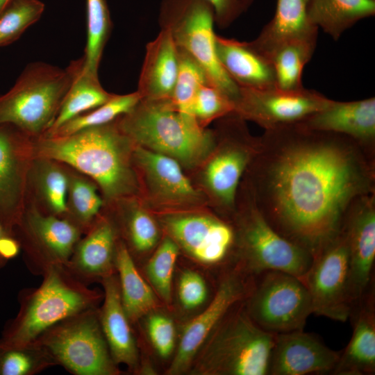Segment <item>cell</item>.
Wrapping results in <instances>:
<instances>
[{
	"instance_id": "obj_1",
	"label": "cell",
	"mask_w": 375,
	"mask_h": 375,
	"mask_svg": "<svg viewBox=\"0 0 375 375\" xmlns=\"http://www.w3.org/2000/svg\"><path fill=\"white\" fill-rule=\"evenodd\" d=\"M247 168L265 219L312 257L340 232L351 203L375 192V153L297 124L265 130Z\"/></svg>"
},
{
	"instance_id": "obj_2",
	"label": "cell",
	"mask_w": 375,
	"mask_h": 375,
	"mask_svg": "<svg viewBox=\"0 0 375 375\" xmlns=\"http://www.w3.org/2000/svg\"><path fill=\"white\" fill-rule=\"evenodd\" d=\"M135 144L117 119L65 136L33 139V156L59 161L93 180L108 202L130 197L138 190L132 167Z\"/></svg>"
},
{
	"instance_id": "obj_3",
	"label": "cell",
	"mask_w": 375,
	"mask_h": 375,
	"mask_svg": "<svg viewBox=\"0 0 375 375\" xmlns=\"http://www.w3.org/2000/svg\"><path fill=\"white\" fill-rule=\"evenodd\" d=\"M42 276L40 285L19 293V310L6 325L0 347L30 343L62 319L97 307L102 297L97 290L74 276L65 265L51 267Z\"/></svg>"
},
{
	"instance_id": "obj_4",
	"label": "cell",
	"mask_w": 375,
	"mask_h": 375,
	"mask_svg": "<svg viewBox=\"0 0 375 375\" xmlns=\"http://www.w3.org/2000/svg\"><path fill=\"white\" fill-rule=\"evenodd\" d=\"M136 145L170 156L187 166L199 163L215 147L213 134L197 119L178 111L169 99L140 100L117 119Z\"/></svg>"
},
{
	"instance_id": "obj_5",
	"label": "cell",
	"mask_w": 375,
	"mask_h": 375,
	"mask_svg": "<svg viewBox=\"0 0 375 375\" xmlns=\"http://www.w3.org/2000/svg\"><path fill=\"white\" fill-rule=\"evenodd\" d=\"M244 301L228 312L205 341L194 360V374H268L275 334L262 330L252 321Z\"/></svg>"
},
{
	"instance_id": "obj_6",
	"label": "cell",
	"mask_w": 375,
	"mask_h": 375,
	"mask_svg": "<svg viewBox=\"0 0 375 375\" xmlns=\"http://www.w3.org/2000/svg\"><path fill=\"white\" fill-rule=\"evenodd\" d=\"M73 69L43 62L28 64L14 85L0 94V124H10L33 138L51 127L71 85Z\"/></svg>"
},
{
	"instance_id": "obj_7",
	"label": "cell",
	"mask_w": 375,
	"mask_h": 375,
	"mask_svg": "<svg viewBox=\"0 0 375 375\" xmlns=\"http://www.w3.org/2000/svg\"><path fill=\"white\" fill-rule=\"evenodd\" d=\"M159 24L160 28L169 31L176 46L201 66L210 83L233 101L239 86L227 75L217 58L211 5L206 0H163Z\"/></svg>"
},
{
	"instance_id": "obj_8",
	"label": "cell",
	"mask_w": 375,
	"mask_h": 375,
	"mask_svg": "<svg viewBox=\"0 0 375 375\" xmlns=\"http://www.w3.org/2000/svg\"><path fill=\"white\" fill-rule=\"evenodd\" d=\"M98 309L90 308L62 319L34 342L48 351L57 365L73 374H119L101 330Z\"/></svg>"
},
{
	"instance_id": "obj_9",
	"label": "cell",
	"mask_w": 375,
	"mask_h": 375,
	"mask_svg": "<svg viewBox=\"0 0 375 375\" xmlns=\"http://www.w3.org/2000/svg\"><path fill=\"white\" fill-rule=\"evenodd\" d=\"M244 305L257 326L274 334L303 330L312 313L310 296L303 281L278 270L255 275Z\"/></svg>"
},
{
	"instance_id": "obj_10",
	"label": "cell",
	"mask_w": 375,
	"mask_h": 375,
	"mask_svg": "<svg viewBox=\"0 0 375 375\" xmlns=\"http://www.w3.org/2000/svg\"><path fill=\"white\" fill-rule=\"evenodd\" d=\"M238 219L240 264L250 274L278 270L302 279L313 257L279 234L265 219L251 195Z\"/></svg>"
},
{
	"instance_id": "obj_11",
	"label": "cell",
	"mask_w": 375,
	"mask_h": 375,
	"mask_svg": "<svg viewBox=\"0 0 375 375\" xmlns=\"http://www.w3.org/2000/svg\"><path fill=\"white\" fill-rule=\"evenodd\" d=\"M14 235L30 272L42 276L67 262L83 233L68 219L44 214L26 202Z\"/></svg>"
},
{
	"instance_id": "obj_12",
	"label": "cell",
	"mask_w": 375,
	"mask_h": 375,
	"mask_svg": "<svg viewBox=\"0 0 375 375\" xmlns=\"http://www.w3.org/2000/svg\"><path fill=\"white\" fill-rule=\"evenodd\" d=\"M349 276L347 241L341 227L338 235L313 257L301 279L309 292L313 314L342 322L351 317Z\"/></svg>"
},
{
	"instance_id": "obj_13",
	"label": "cell",
	"mask_w": 375,
	"mask_h": 375,
	"mask_svg": "<svg viewBox=\"0 0 375 375\" xmlns=\"http://www.w3.org/2000/svg\"><path fill=\"white\" fill-rule=\"evenodd\" d=\"M330 99L303 88L296 91L277 88L253 89L239 87L233 101V113L252 121L265 130L298 124L324 108Z\"/></svg>"
},
{
	"instance_id": "obj_14",
	"label": "cell",
	"mask_w": 375,
	"mask_h": 375,
	"mask_svg": "<svg viewBox=\"0 0 375 375\" xmlns=\"http://www.w3.org/2000/svg\"><path fill=\"white\" fill-rule=\"evenodd\" d=\"M254 277L239 264L223 276L209 305L184 327L168 374H180L190 367L217 324L234 306L248 297Z\"/></svg>"
},
{
	"instance_id": "obj_15",
	"label": "cell",
	"mask_w": 375,
	"mask_h": 375,
	"mask_svg": "<svg viewBox=\"0 0 375 375\" xmlns=\"http://www.w3.org/2000/svg\"><path fill=\"white\" fill-rule=\"evenodd\" d=\"M33 139L12 124H0V221L12 235L26 206Z\"/></svg>"
},
{
	"instance_id": "obj_16",
	"label": "cell",
	"mask_w": 375,
	"mask_h": 375,
	"mask_svg": "<svg viewBox=\"0 0 375 375\" xmlns=\"http://www.w3.org/2000/svg\"><path fill=\"white\" fill-rule=\"evenodd\" d=\"M342 228L349 251V290L353 313L374 286L375 192L359 197L351 203Z\"/></svg>"
},
{
	"instance_id": "obj_17",
	"label": "cell",
	"mask_w": 375,
	"mask_h": 375,
	"mask_svg": "<svg viewBox=\"0 0 375 375\" xmlns=\"http://www.w3.org/2000/svg\"><path fill=\"white\" fill-rule=\"evenodd\" d=\"M163 224L170 238L179 247L206 265H217L225 261L237 239L231 225L211 216H169L163 220Z\"/></svg>"
},
{
	"instance_id": "obj_18",
	"label": "cell",
	"mask_w": 375,
	"mask_h": 375,
	"mask_svg": "<svg viewBox=\"0 0 375 375\" xmlns=\"http://www.w3.org/2000/svg\"><path fill=\"white\" fill-rule=\"evenodd\" d=\"M341 351L330 349L303 330L275 334L267 375L332 373Z\"/></svg>"
},
{
	"instance_id": "obj_19",
	"label": "cell",
	"mask_w": 375,
	"mask_h": 375,
	"mask_svg": "<svg viewBox=\"0 0 375 375\" xmlns=\"http://www.w3.org/2000/svg\"><path fill=\"white\" fill-rule=\"evenodd\" d=\"M297 124L346 135L375 153L374 97L351 101L330 99L324 108Z\"/></svg>"
},
{
	"instance_id": "obj_20",
	"label": "cell",
	"mask_w": 375,
	"mask_h": 375,
	"mask_svg": "<svg viewBox=\"0 0 375 375\" xmlns=\"http://www.w3.org/2000/svg\"><path fill=\"white\" fill-rule=\"evenodd\" d=\"M117 238L114 225L99 215L78 241L65 267L74 276L88 285L114 274Z\"/></svg>"
},
{
	"instance_id": "obj_21",
	"label": "cell",
	"mask_w": 375,
	"mask_h": 375,
	"mask_svg": "<svg viewBox=\"0 0 375 375\" xmlns=\"http://www.w3.org/2000/svg\"><path fill=\"white\" fill-rule=\"evenodd\" d=\"M226 139L221 149L212 157L206 169V181L216 199L223 206L235 205L241 178L253 159L258 138L248 132L242 140Z\"/></svg>"
},
{
	"instance_id": "obj_22",
	"label": "cell",
	"mask_w": 375,
	"mask_h": 375,
	"mask_svg": "<svg viewBox=\"0 0 375 375\" xmlns=\"http://www.w3.org/2000/svg\"><path fill=\"white\" fill-rule=\"evenodd\" d=\"M101 281L104 293L99 319L110 355L117 365H125L135 371L139 366L138 349L122 305L118 276L114 274Z\"/></svg>"
},
{
	"instance_id": "obj_23",
	"label": "cell",
	"mask_w": 375,
	"mask_h": 375,
	"mask_svg": "<svg viewBox=\"0 0 375 375\" xmlns=\"http://www.w3.org/2000/svg\"><path fill=\"white\" fill-rule=\"evenodd\" d=\"M216 53L222 68L239 87L253 89L276 88L271 59L251 42L215 36Z\"/></svg>"
},
{
	"instance_id": "obj_24",
	"label": "cell",
	"mask_w": 375,
	"mask_h": 375,
	"mask_svg": "<svg viewBox=\"0 0 375 375\" xmlns=\"http://www.w3.org/2000/svg\"><path fill=\"white\" fill-rule=\"evenodd\" d=\"M318 28L310 18L308 0H277L274 17L251 42L270 58L276 49L288 43H317Z\"/></svg>"
},
{
	"instance_id": "obj_25",
	"label": "cell",
	"mask_w": 375,
	"mask_h": 375,
	"mask_svg": "<svg viewBox=\"0 0 375 375\" xmlns=\"http://www.w3.org/2000/svg\"><path fill=\"white\" fill-rule=\"evenodd\" d=\"M178 72V51L168 30L160 28L146 47L137 92L140 100L169 99Z\"/></svg>"
},
{
	"instance_id": "obj_26",
	"label": "cell",
	"mask_w": 375,
	"mask_h": 375,
	"mask_svg": "<svg viewBox=\"0 0 375 375\" xmlns=\"http://www.w3.org/2000/svg\"><path fill=\"white\" fill-rule=\"evenodd\" d=\"M375 299L374 286L362 299L351 317L352 336L341 351L332 372L335 375H372L375 373Z\"/></svg>"
},
{
	"instance_id": "obj_27",
	"label": "cell",
	"mask_w": 375,
	"mask_h": 375,
	"mask_svg": "<svg viewBox=\"0 0 375 375\" xmlns=\"http://www.w3.org/2000/svg\"><path fill=\"white\" fill-rule=\"evenodd\" d=\"M67 190V165L34 156L28 172L26 202L42 212L64 218Z\"/></svg>"
},
{
	"instance_id": "obj_28",
	"label": "cell",
	"mask_w": 375,
	"mask_h": 375,
	"mask_svg": "<svg viewBox=\"0 0 375 375\" xmlns=\"http://www.w3.org/2000/svg\"><path fill=\"white\" fill-rule=\"evenodd\" d=\"M133 159L142 169L149 185L160 198L182 203L198 197V193L174 158L135 144Z\"/></svg>"
},
{
	"instance_id": "obj_29",
	"label": "cell",
	"mask_w": 375,
	"mask_h": 375,
	"mask_svg": "<svg viewBox=\"0 0 375 375\" xmlns=\"http://www.w3.org/2000/svg\"><path fill=\"white\" fill-rule=\"evenodd\" d=\"M115 265L124 311L130 322L135 323L158 307V299L141 276L122 241L117 244Z\"/></svg>"
},
{
	"instance_id": "obj_30",
	"label": "cell",
	"mask_w": 375,
	"mask_h": 375,
	"mask_svg": "<svg viewBox=\"0 0 375 375\" xmlns=\"http://www.w3.org/2000/svg\"><path fill=\"white\" fill-rule=\"evenodd\" d=\"M70 65L73 69L72 81L56 119L46 133L55 131L72 118L101 106L115 94L103 89L98 76L84 69L83 56L73 60Z\"/></svg>"
},
{
	"instance_id": "obj_31",
	"label": "cell",
	"mask_w": 375,
	"mask_h": 375,
	"mask_svg": "<svg viewBox=\"0 0 375 375\" xmlns=\"http://www.w3.org/2000/svg\"><path fill=\"white\" fill-rule=\"evenodd\" d=\"M312 23L334 40L358 22L375 15V0H308Z\"/></svg>"
},
{
	"instance_id": "obj_32",
	"label": "cell",
	"mask_w": 375,
	"mask_h": 375,
	"mask_svg": "<svg viewBox=\"0 0 375 375\" xmlns=\"http://www.w3.org/2000/svg\"><path fill=\"white\" fill-rule=\"evenodd\" d=\"M67 190L66 212L68 219L85 233L101 214L104 199L98 185L88 176L67 165Z\"/></svg>"
},
{
	"instance_id": "obj_33",
	"label": "cell",
	"mask_w": 375,
	"mask_h": 375,
	"mask_svg": "<svg viewBox=\"0 0 375 375\" xmlns=\"http://www.w3.org/2000/svg\"><path fill=\"white\" fill-rule=\"evenodd\" d=\"M317 43L293 42L276 49L271 56L277 88L286 91L303 89L302 73L310 60Z\"/></svg>"
},
{
	"instance_id": "obj_34",
	"label": "cell",
	"mask_w": 375,
	"mask_h": 375,
	"mask_svg": "<svg viewBox=\"0 0 375 375\" xmlns=\"http://www.w3.org/2000/svg\"><path fill=\"white\" fill-rule=\"evenodd\" d=\"M87 41L84 69L99 76L98 71L105 46L109 38L112 22L106 0H86Z\"/></svg>"
},
{
	"instance_id": "obj_35",
	"label": "cell",
	"mask_w": 375,
	"mask_h": 375,
	"mask_svg": "<svg viewBox=\"0 0 375 375\" xmlns=\"http://www.w3.org/2000/svg\"><path fill=\"white\" fill-rule=\"evenodd\" d=\"M140 99L137 91L126 94H114L101 106L72 118L55 131L44 135L65 136L88 128L108 124L129 112Z\"/></svg>"
},
{
	"instance_id": "obj_36",
	"label": "cell",
	"mask_w": 375,
	"mask_h": 375,
	"mask_svg": "<svg viewBox=\"0 0 375 375\" xmlns=\"http://www.w3.org/2000/svg\"><path fill=\"white\" fill-rule=\"evenodd\" d=\"M56 365L48 351L34 341L0 347V375H33Z\"/></svg>"
},
{
	"instance_id": "obj_37",
	"label": "cell",
	"mask_w": 375,
	"mask_h": 375,
	"mask_svg": "<svg viewBox=\"0 0 375 375\" xmlns=\"http://www.w3.org/2000/svg\"><path fill=\"white\" fill-rule=\"evenodd\" d=\"M177 51L178 72L170 100L178 111L192 116V105L198 90L210 82L203 69L191 56L178 47Z\"/></svg>"
},
{
	"instance_id": "obj_38",
	"label": "cell",
	"mask_w": 375,
	"mask_h": 375,
	"mask_svg": "<svg viewBox=\"0 0 375 375\" xmlns=\"http://www.w3.org/2000/svg\"><path fill=\"white\" fill-rule=\"evenodd\" d=\"M44 10L40 0H12L0 13V47L18 40Z\"/></svg>"
},
{
	"instance_id": "obj_39",
	"label": "cell",
	"mask_w": 375,
	"mask_h": 375,
	"mask_svg": "<svg viewBox=\"0 0 375 375\" xmlns=\"http://www.w3.org/2000/svg\"><path fill=\"white\" fill-rule=\"evenodd\" d=\"M179 248L172 238H166L146 267V272L150 282L156 292L167 303H169L172 300L173 274Z\"/></svg>"
},
{
	"instance_id": "obj_40",
	"label": "cell",
	"mask_w": 375,
	"mask_h": 375,
	"mask_svg": "<svg viewBox=\"0 0 375 375\" xmlns=\"http://www.w3.org/2000/svg\"><path fill=\"white\" fill-rule=\"evenodd\" d=\"M232 113V101L218 88L210 83L199 88L193 102L192 115L201 126L203 122Z\"/></svg>"
},
{
	"instance_id": "obj_41",
	"label": "cell",
	"mask_w": 375,
	"mask_h": 375,
	"mask_svg": "<svg viewBox=\"0 0 375 375\" xmlns=\"http://www.w3.org/2000/svg\"><path fill=\"white\" fill-rule=\"evenodd\" d=\"M124 221L128 240L135 251L146 252L156 244L158 227L147 212L138 207H131Z\"/></svg>"
},
{
	"instance_id": "obj_42",
	"label": "cell",
	"mask_w": 375,
	"mask_h": 375,
	"mask_svg": "<svg viewBox=\"0 0 375 375\" xmlns=\"http://www.w3.org/2000/svg\"><path fill=\"white\" fill-rule=\"evenodd\" d=\"M150 341L162 358H167L175 346V328L172 320L161 314H153L147 321Z\"/></svg>"
},
{
	"instance_id": "obj_43",
	"label": "cell",
	"mask_w": 375,
	"mask_h": 375,
	"mask_svg": "<svg viewBox=\"0 0 375 375\" xmlns=\"http://www.w3.org/2000/svg\"><path fill=\"white\" fill-rule=\"evenodd\" d=\"M178 294L180 303L185 309L196 308L207 298L206 283L199 274L186 270L180 276Z\"/></svg>"
},
{
	"instance_id": "obj_44",
	"label": "cell",
	"mask_w": 375,
	"mask_h": 375,
	"mask_svg": "<svg viewBox=\"0 0 375 375\" xmlns=\"http://www.w3.org/2000/svg\"><path fill=\"white\" fill-rule=\"evenodd\" d=\"M213 8L215 23L221 28L229 26L245 12L242 0H206Z\"/></svg>"
},
{
	"instance_id": "obj_45",
	"label": "cell",
	"mask_w": 375,
	"mask_h": 375,
	"mask_svg": "<svg viewBox=\"0 0 375 375\" xmlns=\"http://www.w3.org/2000/svg\"><path fill=\"white\" fill-rule=\"evenodd\" d=\"M20 244L15 235L10 233L0 221V268L18 255Z\"/></svg>"
},
{
	"instance_id": "obj_46",
	"label": "cell",
	"mask_w": 375,
	"mask_h": 375,
	"mask_svg": "<svg viewBox=\"0 0 375 375\" xmlns=\"http://www.w3.org/2000/svg\"><path fill=\"white\" fill-rule=\"evenodd\" d=\"M12 0H0V13Z\"/></svg>"
},
{
	"instance_id": "obj_47",
	"label": "cell",
	"mask_w": 375,
	"mask_h": 375,
	"mask_svg": "<svg viewBox=\"0 0 375 375\" xmlns=\"http://www.w3.org/2000/svg\"><path fill=\"white\" fill-rule=\"evenodd\" d=\"M253 0H242L244 10L246 11L251 5Z\"/></svg>"
}]
</instances>
